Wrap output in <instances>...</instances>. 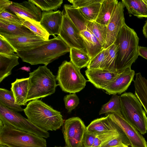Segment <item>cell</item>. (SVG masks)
<instances>
[{
    "label": "cell",
    "mask_w": 147,
    "mask_h": 147,
    "mask_svg": "<svg viewBox=\"0 0 147 147\" xmlns=\"http://www.w3.org/2000/svg\"><path fill=\"white\" fill-rule=\"evenodd\" d=\"M53 36L49 42L28 50L17 51L16 55L22 61L31 65L43 64L47 66L70 50L59 36Z\"/></svg>",
    "instance_id": "1"
},
{
    "label": "cell",
    "mask_w": 147,
    "mask_h": 147,
    "mask_svg": "<svg viewBox=\"0 0 147 147\" xmlns=\"http://www.w3.org/2000/svg\"><path fill=\"white\" fill-rule=\"evenodd\" d=\"M24 111L30 122L46 131H56L64 123L60 112L38 99L29 102Z\"/></svg>",
    "instance_id": "2"
},
{
    "label": "cell",
    "mask_w": 147,
    "mask_h": 147,
    "mask_svg": "<svg viewBox=\"0 0 147 147\" xmlns=\"http://www.w3.org/2000/svg\"><path fill=\"white\" fill-rule=\"evenodd\" d=\"M139 40L134 30L125 24L115 42L118 46L116 66L118 73L131 67L138 58Z\"/></svg>",
    "instance_id": "3"
},
{
    "label": "cell",
    "mask_w": 147,
    "mask_h": 147,
    "mask_svg": "<svg viewBox=\"0 0 147 147\" xmlns=\"http://www.w3.org/2000/svg\"><path fill=\"white\" fill-rule=\"evenodd\" d=\"M28 92L26 102L54 94L58 85L56 77L46 65L29 73Z\"/></svg>",
    "instance_id": "4"
},
{
    "label": "cell",
    "mask_w": 147,
    "mask_h": 147,
    "mask_svg": "<svg viewBox=\"0 0 147 147\" xmlns=\"http://www.w3.org/2000/svg\"><path fill=\"white\" fill-rule=\"evenodd\" d=\"M121 109L124 117L142 135L147 131V117L140 102L132 92L120 96Z\"/></svg>",
    "instance_id": "5"
},
{
    "label": "cell",
    "mask_w": 147,
    "mask_h": 147,
    "mask_svg": "<svg viewBox=\"0 0 147 147\" xmlns=\"http://www.w3.org/2000/svg\"><path fill=\"white\" fill-rule=\"evenodd\" d=\"M0 144L8 147H47L44 138L4 125L0 126Z\"/></svg>",
    "instance_id": "6"
},
{
    "label": "cell",
    "mask_w": 147,
    "mask_h": 147,
    "mask_svg": "<svg viewBox=\"0 0 147 147\" xmlns=\"http://www.w3.org/2000/svg\"><path fill=\"white\" fill-rule=\"evenodd\" d=\"M56 78L61 90L70 93L82 90L87 81L81 73L80 69L70 61H63L59 67Z\"/></svg>",
    "instance_id": "7"
},
{
    "label": "cell",
    "mask_w": 147,
    "mask_h": 147,
    "mask_svg": "<svg viewBox=\"0 0 147 147\" xmlns=\"http://www.w3.org/2000/svg\"><path fill=\"white\" fill-rule=\"evenodd\" d=\"M0 121L3 125L33 134L41 137L47 138L49 136L48 131L38 127L17 112L11 109L1 103Z\"/></svg>",
    "instance_id": "8"
},
{
    "label": "cell",
    "mask_w": 147,
    "mask_h": 147,
    "mask_svg": "<svg viewBox=\"0 0 147 147\" xmlns=\"http://www.w3.org/2000/svg\"><path fill=\"white\" fill-rule=\"evenodd\" d=\"M86 131L84 122L79 117L66 119L62 129L65 147H84L83 140Z\"/></svg>",
    "instance_id": "9"
},
{
    "label": "cell",
    "mask_w": 147,
    "mask_h": 147,
    "mask_svg": "<svg viewBox=\"0 0 147 147\" xmlns=\"http://www.w3.org/2000/svg\"><path fill=\"white\" fill-rule=\"evenodd\" d=\"M63 14L62 22L58 35L70 48L76 49L87 52L80 32L65 13L63 12Z\"/></svg>",
    "instance_id": "10"
},
{
    "label": "cell",
    "mask_w": 147,
    "mask_h": 147,
    "mask_svg": "<svg viewBox=\"0 0 147 147\" xmlns=\"http://www.w3.org/2000/svg\"><path fill=\"white\" fill-rule=\"evenodd\" d=\"M108 115L124 132L129 139L131 147H147V142L142 134L123 115L116 113H110Z\"/></svg>",
    "instance_id": "11"
},
{
    "label": "cell",
    "mask_w": 147,
    "mask_h": 147,
    "mask_svg": "<svg viewBox=\"0 0 147 147\" xmlns=\"http://www.w3.org/2000/svg\"><path fill=\"white\" fill-rule=\"evenodd\" d=\"M124 7L122 2H119L107 25V36L104 49H107L115 42L119 32L125 24Z\"/></svg>",
    "instance_id": "12"
},
{
    "label": "cell",
    "mask_w": 147,
    "mask_h": 147,
    "mask_svg": "<svg viewBox=\"0 0 147 147\" xmlns=\"http://www.w3.org/2000/svg\"><path fill=\"white\" fill-rule=\"evenodd\" d=\"M18 51L28 50L49 42L50 39L45 40L36 35H11L0 34Z\"/></svg>",
    "instance_id": "13"
},
{
    "label": "cell",
    "mask_w": 147,
    "mask_h": 147,
    "mask_svg": "<svg viewBox=\"0 0 147 147\" xmlns=\"http://www.w3.org/2000/svg\"><path fill=\"white\" fill-rule=\"evenodd\" d=\"M6 10L21 17H26L39 22L42 18L41 9L30 0L20 3L12 2Z\"/></svg>",
    "instance_id": "14"
},
{
    "label": "cell",
    "mask_w": 147,
    "mask_h": 147,
    "mask_svg": "<svg viewBox=\"0 0 147 147\" xmlns=\"http://www.w3.org/2000/svg\"><path fill=\"white\" fill-rule=\"evenodd\" d=\"M85 75L88 81L96 88L104 90L117 77L119 73L106 69H86Z\"/></svg>",
    "instance_id": "15"
},
{
    "label": "cell",
    "mask_w": 147,
    "mask_h": 147,
    "mask_svg": "<svg viewBox=\"0 0 147 147\" xmlns=\"http://www.w3.org/2000/svg\"><path fill=\"white\" fill-rule=\"evenodd\" d=\"M135 71L128 67L119 73L115 80L104 90L109 94H121L127 90L134 80Z\"/></svg>",
    "instance_id": "16"
},
{
    "label": "cell",
    "mask_w": 147,
    "mask_h": 147,
    "mask_svg": "<svg viewBox=\"0 0 147 147\" xmlns=\"http://www.w3.org/2000/svg\"><path fill=\"white\" fill-rule=\"evenodd\" d=\"M63 12L59 10L43 11L40 24L49 35H59L63 19Z\"/></svg>",
    "instance_id": "17"
},
{
    "label": "cell",
    "mask_w": 147,
    "mask_h": 147,
    "mask_svg": "<svg viewBox=\"0 0 147 147\" xmlns=\"http://www.w3.org/2000/svg\"><path fill=\"white\" fill-rule=\"evenodd\" d=\"M107 115L106 117L96 119L86 127L88 131L96 135L119 128Z\"/></svg>",
    "instance_id": "18"
},
{
    "label": "cell",
    "mask_w": 147,
    "mask_h": 147,
    "mask_svg": "<svg viewBox=\"0 0 147 147\" xmlns=\"http://www.w3.org/2000/svg\"><path fill=\"white\" fill-rule=\"evenodd\" d=\"M29 78H17L11 84V90L13 94L15 103L20 105H25L28 88Z\"/></svg>",
    "instance_id": "19"
},
{
    "label": "cell",
    "mask_w": 147,
    "mask_h": 147,
    "mask_svg": "<svg viewBox=\"0 0 147 147\" xmlns=\"http://www.w3.org/2000/svg\"><path fill=\"white\" fill-rule=\"evenodd\" d=\"M83 39L87 52L91 59L94 58L104 48L95 36L87 29L80 32Z\"/></svg>",
    "instance_id": "20"
},
{
    "label": "cell",
    "mask_w": 147,
    "mask_h": 147,
    "mask_svg": "<svg viewBox=\"0 0 147 147\" xmlns=\"http://www.w3.org/2000/svg\"><path fill=\"white\" fill-rule=\"evenodd\" d=\"M64 8L65 14L80 32L87 30L89 21L84 17L78 8L68 4H65Z\"/></svg>",
    "instance_id": "21"
},
{
    "label": "cell",
    "mask_w": 147,
    "mask_h": 147,
    "mask_svg": "<svg viewBox=\"0 0 147 147\" xmlns=\"http://www.w3.org/2000/svg\"><path fill=\"white\" fill-rule=\"evenodd\" d=\"M134 80L135 94L147 114V79L141 73L136 74Z\"/></svg>",
    "instance_id": "22"
},
{
    "label": "cell",
    "mask_w": 147,
    "mask_h": 147,
    "mask_svg": "<svg viewBox=\"0 0 147 147\" xmlns=\"http://www.w3.org/2000/svg\"><path fill=\"white\" fill-rule=\"evenodd\" d=\"M119 2L117 0H103L95 21L107 26Z\"/></svg>",
    "instance_id": "23"
},
{
    "label": "cell",
    "mask_w": 147,
    "mask_h": 147,
    "mask_svg": "<svg viewBox=\"0 0 147 147\" xmlns=\"http://www.w3.org/2000/svg\"><path fill=\"white\" fill-rule=\"evenodd\" d=\"M129 14L138 18H147V0H122Z\"/></svg>",
    "instance_id": "24"
},
{
    "label": "cell",
    "mask_w": 147,
    "mask_h": 147,
    "mask_svg": "<svg viewBox=\"0 0 147 147\" xmlns=\"http://www.w3.org/2000/svg\"><path fill=\"white\" fill-rule=\"evenodd\" d=\"M19 57L0 53V83L11 74L13 68L19 64Z\"/></svg>",
    "instance_id": "25"
},
{
    "label": "cell",
    "mask_w": 147,
    "mask_h": 147,
    "mask_svg": "<svg viewBox=\"0 0 147 147\" xmlns=\"http://www.w3.org/2000/svg\"><path fill=\"white\" fill-rule=\"evenodd\" d=\"M0 34L11 35H36L22 25L14 24L1 19Z\"/></svg>",
    "instance_id": "26"
},
{
    "label": "cell",
    "mask_w": 147,
    "mask_h": 147,
    "mask_svg": "<svg viewBox=\"0 0 147 147\" xmlns=\"http://www.w3.org/2000/svg\"><path fill=\"white\" fill-rule=\"evenodd\" d=\"M70 61L80 69L87 67L91 59L87 52L74 48H70Z\"/></svg>",
    "instance_id": "27"
},
{
    "label": "cell",
    "mask_w": 147,
    "mask_h": 147,
    "mask_svg": "<svg viewBox=\"0 0 147 147\" xmlns=\"http://www.w3.org/2000/svg\"><path fill=\"white\" fill-rule=\"evenodd\" d=\"M0 103L17 112L24 111L21 106L15 103L14 97L11 90L3 88H0Z\"/></svg>",
    "instance_id": "28"
},
{
    "label": "cell",
    "mask_w": 147,
    "mask_h": 147,
    "mask_svg": "<svg viewBox=\"0 0 147 147\" xmlns=\"http://www.w3.org/2000/svg\"><path fill=\"white\" fill-rule=\"evenodd\" d=\"M118 49V46L115 42L106 49L104 69L117 72L116 66Z\"/></svg>",
    "instance_id": "29"
},
{
    "label": "cell",
    "mask_w": 147,
    "mask_h": 147,
    "mask_svg": "<svg viewBox=\"0 0 147 147\" xmlns=\"http://www.w3.org/2000/svg\"><path fill=\"white\" fill-rule=\"evenodd\" d=\"M87 27L104 48L106 38L107 26L100 24L95 21H88Z\"/></svg>",
    "instance_id": "30"
},
{
    "label": "cell",
    "mask_w": 147,
    "mask_h": 147,
    "mask_svg": "<svg viewBox=\"0 0 147 147\" xmlns=\"http://www.w3.org/2000/svg\"><path fill=\"white\" fill-rule=\"evenodd\" d=\"M25 20L22 25L26 27L36 35L43 39L45 40H49V34L38 22L26 17H22Z\"/></svg>",
    "instance_id": "31"
},
{
    "label": "cell",
    "mask_w": 147,
    "mask_h": 147,
    "mask_svg": "<svg viewBox=\"0 0 147 147\" xmlns=\"http://www.w3.org/2000/svg\"><path fill=\"white\" fill-rule=\"evenodd\" d=\"M110 113H116L123 115L121 112L120 96L112 95L109 100L102 105L99 114L100 115Z\"/></svg>",
    "instance_id": "32"
},
{
    "label": "cell",
    "mask_w": 147,
    "mask_h": 147,
    "mask_svg": "<svg viewBox=\"0 0 147 147\" xmlns=\"http://www.w3.org/2000/svg\"><path fill=\"white\" fill-rule=\"evenodd\" d=\"M102 2L94 3L78 9L88 20L94 21L98 15Z\"/></svg>",
    "instance_id": "33"
},
{
    "label": "cell",
    "mask_w": 147,
    "mask_h": 147,
    "mask_svg": "<svg viewBox=\"0 0 147 147\" xmlns=\"http://www.w3.org/2000/svg\"><path fill=\"white\" fill-rule=\"evenodd\" d=\"M124 134V132L119 128L116 130L97 135L92 147H99L103 143Z\"/></svg>",
    "instance_id": "34"
},
{
    "label": "cell",
    "mask_w": 147,
    "mask_h": 147,
    "mask_svg": "<svg viewBox=\"0 0 147 147\" xmlns=\"http://www.w3.org/2000/svg\"><path fill=\"white\" fill-rule=\"evenodd\" d=\"M30 0L41 10L45 11L56 10L60 7L63 3V0Z\"/></svg>",
    "instance_id": "35"
},
{
    "label": "cell",
    "mask_w": 147,
    "mask_h": 147,
    "mask_svg": "<svg viewBox=\"0 0 147 147\" xmlns=\"http://www.w3.org/2000/svg\"><path fill=\"white\" fill-rule=\"evenodd\" d=\"M106 55V49H104L94 58L90 60L87 67V69H104Z\"/></svg>",
    "instance_id": "36"
},
{
    "label": "cell",
    "mask_w": 147,
    "mask_h": 147,
    "mask_svg": "<svg viewBox=\"0 0 147 147\" xmlns=\"http://www.w3.org/2000/svg\"><path fill=\"white\" fill-rule=\"evenodd\" d=\"M125 145L130 146V142L125 134L120 135L102 144L99 147H114Z\"/></svg>",
    "instance_id": "37"
},
{
    "label": "cell",
    "mask_w": 147,
    "mask_h": 147,
    "mask_svg": "<svg viewBox=\"0 0 147 147\" xmlns=\"http://www.w3.org/2000/svg\"><path fill=\"white\" fill-rule=\"evenodd\" d=\"M65 108L68 112L71 113L79 103V99L76 93H70L63 98Z\"/></svg>",
    "instance_id": "38"
},
{
    "label": "cell",
    "mask_w": 147,
    "mask_h": 147,
    "mask_svg": "<svg viewBox=\"0 0 147 147\" xmlns=\"http://www.w3.org/2000/svg\"><path fill=\"white\" fill-rule=\"evenodd\" d=\"M0 19L18 25H22L25 20L23 18L13 14L7 10L0 13Z\"/></svg>",
    "instance_id": "39"
},
{
    "label": "cell",
    "mask_w": 147,
    "mask_h": 147,
    "mask_svg": "<svg viewBox=\"0 0 147 147\" xmlns=\"http://www.w3.org/2000/svg\"><path fill=\"white\" fill-rule=\"evenodd\" d=\"M16 51L11 44L5 39L0 36V53L9 55H14V53Z\"/></svg>",
    "instance_id": "40"
},
{
    "label": "cell",
    "mask_w": 147,
    "mask_h": 147,
    "mask_svg": "<svg viewBox=\"0 0 147 147\" xmlns=\"http://www.w3.org/2000/svg\"><path fill=\"white\" fill-rule=\"evenodd\" d=\"M103 0H68L72 4V6L75 8H79L87 6L92 4L100 2Z\"/></svg>",
    "instance_id": "41"
},
{
    "label": "cell",
    "mask_w": 147,
    "mask_h": 147,
    "mask_svg": "<svg viewBox=\"0 0 147 147\" xmlns=\"http://www.w3.org/2000/svg\"><path fill=\"white\" fill-rule=\"evenodd\" d=\"M96 135L87 131L83 140L84 147H92Z\"/></svg>",
    "instance_id": "42"
},
{
    "label": "cell",
    "mask_w": 147,
    "mask_h": 147,
    "mask_svg": "<svg viewBox=\"0 0 147 147\" xmlns=\"http://www.w3.org/2000/svg\"><path fill=\"white\" fill-rule=\"evenodd\" d=\"M12 3L7 0H0V13L6 10Z\"/></svg>",
    "instance_id": "43"
},
{
    "label": "cell",
    "mask_w": 147,
    "mask_h": 147,
    "mask_svg": "<svg viewBox=\"0 0 147 147\" xmlns=\"http://www.w3.org/2000/svg\"><path fill=\"white\" fill-rule=\"evenodd\" d=\"M138 54L139 56L147 59V47L139 46Z\"/></svg>",
    "instance_id": "44"
},
{
    "label": "cell",
    "mask_w": 147,
    "mask_h": 147,
    "mask_svg": "<svg viewBox=\"0 0 147 147\" xmlns=\"http://www.w3.org/2000/svg\"><path fill=\"white\" fill-rule=\"evenodd\" d=\"M142 31L144 35L146 38H147V20L143 27Z\"/></svg>",
    "instance_id": "45"
},
{
    "label": "cell",
    "mask_w": 147,
    "mask_h": 147,
    "mask_svg": "<svg viewBox=\"0 0 147 147\" xmlns=\"http://www.w3.org/2000/svg\"><path fill=\"white\" fill-rule=\"evenodd\" d=\"M19 69H21L23 70L26 71H27L29 72L30 71V67H26L24 66L20 67Z\"/></svg>",
    "instance_id": "46"
},
{
    "label": "cell",
    "mask_w": 147,
    "mask_h": 147,
    "mask_svg": "<svg viewBox=\"0 0 147 147\" xmlns=\"http://www.w3.org/2000/svg\"><path fill=\"white\" fill-rule=\"evenodd\" d=\"M114 147H129V146H127L125 145L117 146Z\"/></svg>",
    "instance_id": "47"
},
{
    "label": "cell",
    "mask_w": 147,
    "mask_h": 147,
    "mask_svg": "<svg viewBox=\"0 0 147 147\" xmlns=\"http://www.w3.org/2000/svg\"><path fill=\"white\" fill-rule=\"evenodd\" d=\"M0 147H8L6 146L0 144Z\"/></svg>",
    "instance_id": "48"
},
{
    "label": "cell",
    "mask_w": 147,
    "mask_h": 147,
    "mask_svg": "<svg viewBox=\"0 0 147 147\" xmlns=\"http://www.w3.org/2000/svg\"><path fill=\"white\" fill-rule=\"evenodd\" d=\"M55 147H57V146H55Z\"/></svg>",
    "instance_id": "49"
},
{
    "label": "cell",
    "mask_w": 147,
    "mask_h": 147,
    "mask_svg": "<svg viewBox=\"0 0 147 147\" xmlns=\"http://www.w3.org/2000/svg\"></svg>",
    "instance_id": "50"
}]
</instances>
